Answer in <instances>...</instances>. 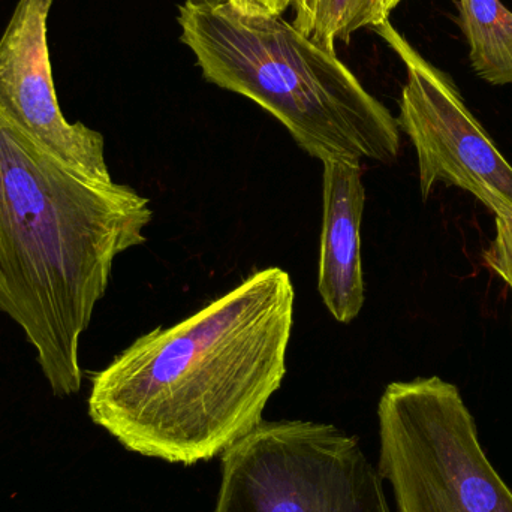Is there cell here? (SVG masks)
I'll return each instance as SVG.
<instances>
[{"label":"cell","instance_id":"cell-14","mask_svg":"<svg viewBox=\"0 0 512 512\" xmlns=\"http://www.w3.org/2000/svg\"><path fill=\"white\" fill-rule=\"evenodd\" d=\"M403 0H379V6H381L382 14L385 17L390 18L391 11L399 5Z\"/></svg>","mask_w":512,"mask_h":512},{"label":"cell","instance_id":"cell-11","mask_svg":"<svg viewBox=\"0 0 512 512\" xmlns=\"http://www.w3.org/2000/svg\"><path fill=\"white\" fill-rule=\"evenodd\" d=\"M495 218V239L484 252V261L512 291V212L499 213Z\"/></svg>","mask_w":512,"mask_h":512},{"label":"cell","instance_id":"cell-7","mask_svg":"<svg viewBox=\"0 0 512 512\" xmlns=\"http://www.w3.org/2000/svg\"><path fill=\"white\" fill-rule=\"evenodd\" d=\"M54 0H18L0 38V113L69 167L110 182L104 137L69 123L54 90L47 21Z\"/></svg>","mask_w":512,"mask_h":512},{"label":"cell","instance_id":"cell-3","mask_svg":"<svg viewBox=\"0 0 512 512\" xmlns=\"http://www.w3.org/2000/svg\"><path fill=\"white\" fill-rule=\"evenodd\" d=\"M177 20L203 77L264 108L307 155L381 164L399 158L396 117L336 51L283 15L242 11L230 0H185Z\"/></svg>","mask_w":512,"mask_h":512},{"label":"cell","instance_id":"cell-6","mask_svg":"<svg viewBox=\"0 0 512 512\" xmlns=\"http://www.w3.org/2000/svg\"><path fill=\"white\" fill-rule=\"evenodd\" d=\"M372 29L406 68L397 123L417 152L423 200L444 183L474 195L495 215L512 212L510 162L471 113L456 83L427 62L390 18Z\"/></svg>","mask_w":512,"mask_h":512},{"label":"cell","instance_id":"cell-10","mask_svg":"<svg viewBox=\"0 0 512 512\" xmlns=\"http://www.w3.org/2000/svg\"><path fill=\"white\" fill-rule=\"evenodd\" d=\"M385 20L379 0H316L306 36L334 51L337 42L349 44L357 30Z\"/></svg>","mask_w":512,"mask_h":512},{"label":"cell","instance_id":"cell-2","mask_svg":"<svg viewBox=\"0 0 512 512\" xmlns=\"http://www.w3.org/2000/svg\"><path fill=\"white\" fill-rule=\"evenodd\" d=\"M149 198L66 165L0 113V312L56 396L78 393L80 340L114 259L144 245Z\"/></svg>","mask_w":512,"mask_h":512},{"label":"cell","instance_id":"cell-13","mask_svg":"<svg viewBox=\"0 0 512 512\" xmlns=\"http://www.w3.org/2000/svg\"><path fill=\"white\" fill-rule=\"evenodd\" d=\"M316 0H291V6L295 11L294 24L298 29H306L312 18Z\"/></svg>","mask_w":512,"mask_h":512},{"label":"cell","instance_id":"cell-5","mask_svg":"<svg viewBox=\"0 0 512 512\" xmlns=\"http://www.w3.org/2000/svg\"><path fill=\"white\" fill-rule=\"evenodd\" d=\"M215 512H391L358 439L331 424L262 421L222 454Z\"/></svg>","mask_w":512,"mask_h":512},{"label":"cell","instance_id":"cell-8","mask_svg":"<svg viewBox=\"0 0 512 512\" xmlns=\"http://www.w3.org/2000/svg\"><path fill=\"white\" fill-rule=\"evenodd\" d=\"M322 230L318 292L330 315L342 324L354 321L366 301L361 262V222L366 188L361 162H322Z\"/></svg>","mask_w":512,"mask_h":512},{"label":"cell","instance_id":"cell-9","mask_svg":"<svg viewBox=\"0 0 512 512\" xmlns=\"http://www.w3.org/2000/svg\"><path fill=\"white\" fill-rule=\"evenodd\" d=\"M459 21L475 74L512 86V11L501 0H459Z\"/></svg>","mask_w":512,"mask_h":512},{"label":"cell","instance_id":"cell-12","mask_svg":"<svg viewBox=\"0 0 512 512\" xmlns=\"http://www.w3.org/2000/svg\"><path fill=\"white\" fill-rule=\"evenodd\" d=\"M230 2L242 11L273 15H283V12L291 6V0H230Z\"/></svg>","mask_w":512,"mask_h":512},{"label":"cell","instance_id":"cell-4","mask_svg":"<svg viewBox=\"0 0 512 512\" xmlns=\"http://www.w3.org/2000/svg\"><path fill=\"white\" fill-rule=\"evenodd\" d=\"M379 475L399 512H512L459 388L439 376L393 382L378 406Z\"/></svg>","mask_w":512,"mask_h":512},{"label":"cell","instance_id":"cell-1","mask_svg":"<svg viewBox=\"0 0 512 512\" xmlns=\"http://www.w3.org/2000/svg\"><path fill=\"white\" fill-rule=\"evenodd\" d=\"M294 303L288 271H255L96 373L90 418L141 456L191 466L224 454L264 421L282 387Z\"/></svg>","mask_w":512,"mask_h":512}]
</instances>
